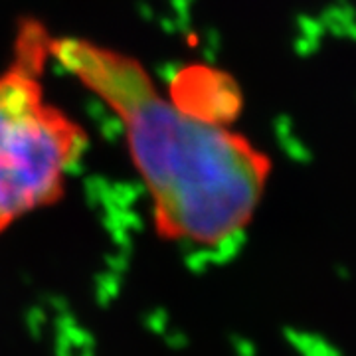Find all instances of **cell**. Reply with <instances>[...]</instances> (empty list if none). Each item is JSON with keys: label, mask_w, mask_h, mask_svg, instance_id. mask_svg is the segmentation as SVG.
<instances>
[{"label": "cell", "mask_w": 356, "mask_h": 356, "mask_svg": "<svg viewBox=\"0 0 356 356\" xmlns=\"http://www.w3.org/2000/svg\"><path fill=\"white\" fill-rule=\"evenodd\" d=\"M51 58L121 119L161 240L220 248L242 236L273 168L261 149L165 97L145 65L123 51L65 36L51 40Z\"/></svg>", "instance_id": "obj_1"}, {"label": "cell", "mask_w": 356, "mask_h": 356, "mask_svg": "<svg viewBox=\"0 0 356 356\" xmlns=\"http://www.w3.org/2000/svg\"><path fill=\"white\" fill-rule=\"evenodd\" d=\"M51 40L40 20L22 18L10 64L0 74V236L60 202L67 172L89 147L83 125L46 102L42 76Z\"/></svg>", "instance_id": "obj_2"}, {"label": "cell", "mask_w": 356, "mask_h": 356, "mask_svg": "<svg viewBox=\"0 0 356 356\" xmlns=\"http://www.w3.org/2000/svg\"><path fill=\"white\" fill-rule=\"evenodd\" d=\"M177 79L170 99L208 123L228 127L242 111V91L224 72L194 65L180 72Z\"/></svg>", "instance_id": "obj_3"}]
</instances>
